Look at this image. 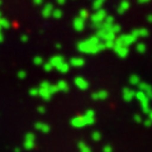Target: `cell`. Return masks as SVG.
I'll list each match as a JSON object with an SVG mask.
<instances>
[]
</instances>
